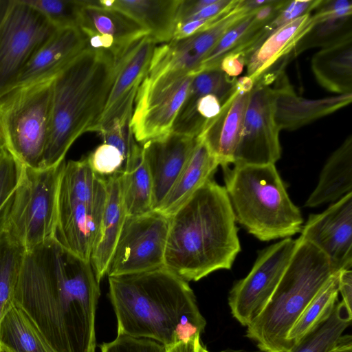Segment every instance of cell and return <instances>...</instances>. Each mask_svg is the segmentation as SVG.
I'll list each match as a JSON object with an SVG mask.
<instances>
[{
  "label": "cell",
  "mask_w": 352,
  "mask_h": 352,
  "mask_svg": "<svg viewBox=\"0 0 352 352\" xmlns=\"http://www.w3.org/2000/svg\"><path fill=\"white\" fill-rule=\"evenodd\" d=\"M100 283L89 262L54 239L25 252L12 302L56 352H95Z\"/></svg>",
  "instance_id": "cell-1"
},
{
  "label": "cell",
  "mask_w": 352,
  "mask_h": 352,
  "mask_svg": "<svg viewBox=\"0 0 352 352\" xmlns=\"http://www.w3.org/2000/svg\"><path fill=\"white\" fill-rule=\"evenodd\" d=\"M118 334L167 346L201 336L206 321L188 282L164 267L109 276Z\"/></svg>",
  "instance_id": "cell-2"
},
{
  "label": "cell",
  "mask_w": 352,
  "mask_h": 352,
  "mask_svg": "<svg viewBox=\"0 0 352 352\" xmlns=\"http://www.w3.org/2000/svg\"><path fill=\"white\" fill-rule=\"evenodd\" d=\"M241 250L227 192L212 177L170 217L164 267L197 281L230 270Z\"/></svg>",
  "instance_id": "cell-3"
},
{
  "label": "cell",
  "mask_w": 352,
  "mask_h": 352,
  "mask_svg": "<svg viewBox=\"0 0 352 352\" xmlns=\"http://www.w3.org/2000/svg\"><path fill=\"white\" fill-rule=\"evenodd\" d=\"M115 71L111 52L87 47L53 78L48 138L40 168L60 164L81 135L94 131Z\"/></svg>",
  "instance_id": "cell-4"
},
{
  "label": "cell",
  "mask_w": 352,
  "mask_h": 352,
  "mask_svg": "<svg viewBox=\"0 0 352 352\" xmlns=\"http://www.w3.org/2000/svg\"><path fill=\"white\" fill-rule=\"evenodd\" d=\"M335 274L327 257L313 244L298 237L273 294L247 326L246 337L255 342L262 352H292L287 340L289 331Z\"/></svg>",
  "instance_id": "cell-5"
},
{
  "label": "cell",
  "mask_w": 352,
  "mask_h": 352,
  "mask_svg": "<svg viewBox=\"0 0 352 352\" xmlns=\"http://www.w3.org/2000/svg\"><path fill=\"white\" fill-rule=\"evenodd\" d=\"M235 221L262 241L300 232L303 219L289 199L275 164L222 168Z\"/></svg>",
  "instance_id": "cell-6"
},
{
  "label": "cell",
  "mask_w": 352,
  "mask_h": 352,
  "mask_svg": "<svg viewBox=\"0 0 352 352\" xmlns=\"http://www.w3.org/2000/svg\"><path fill=\"white\" fill-rule=\"evenodd\" d=\"M107 196L106 179L92 170L86 157L65 162L58 185L54 239L88 262Z\"/></svg>",
  "instance_id": "cell-7"
},
{
  "label": "cell",
  "mask_w": 352,
  "mask_h": 352,
  "mask_svg": "<svg viewBox=\"0 0 352 352\" xmlns=\"http://www.w3.org/2000/svg\"><path fill=\"white\" fill-rule=\"evenodd\" d=\"M65 163L45 168L23 165L19 182L3 213L1 232L25 252L54 239L58 190Z\"/></svg>",
  "instance_id": "cell-8"
},
{
  "label": "cell",
  "mask_w": 352,
  "mask_h": 352,
  "mask_svg": "<svg viewBox=\"0 0 352 352\" xmlns=\"http://www.w3.org/2000/svg\"><path fill=\"white\" fill-rule=\"evenodd\" d=\"M53 78L13 88L0 96V152L40 168L50 121Z\"/></svg>",
  "instance_id": "cell-9"
},
{
  "label": "cell",
  "mask_w": 352,
  "mask_h": 352,
  "mask_svg": "<svg viewBox=\"0 0 352 352\" xmlns=\"http://www.w3.org/2000/svg\"><path fill=\"white\" fill-rule=\"evenodd\" d=\"M0 96L56 28L24 0L0 1Z\"/></svg>",
  "instance_id": "cell-10"
},
{
  "label": "cell",
  "mask_w": 352,
  "mask_h": 352,
  "mask_svg": "<svg viewBox=\"0 0 352 352\" xmlns=\"http://www.w3.org/2000/svg\"><path fill=\"white\" fill-rule=\"evenodd\" d=\"M195 75L170 71L153 78L145 76L138 90L131 120L137 142L142 145L172 132Z\"/></svg>",
  "instance_id": "cell-11"
},
{
  "label": "cell",
  "mask_w": 352,
  "mask_h": 352,
  "mask_svg": "<svg viewBox=\"0 0 352 352\" xmlns=\"http://www.w3.org/2000/svg\"><path fill=\"white\" fill-rule=\"evenodd\" d=\"M170 217L158 210L125 219L109 263V276L126 275L164 267Z\"/></svg>",
  "instance_id": "cell-12"
},
{
  "label": "cell",
  "mask_w": 352,
  "mask_h": 352,
  "mask_svg": "<svg viewBox=\"0 0 352 352\" xmlns=\"http://www.w3.org/2000/svg\"><path fill=\"white\" fill-rule=\"evenodd\" d=\"M296 246L290 237L260 251L251 270L230 292L233 317L248 326L262 311L280 282Z\"/></svg>",
  "instance_id": "cell-13"
},
{
  "label": "cell",
  "mask_w": 352,
  "mask_h": 352,
  "mask_svg": "<svg viewBox=\"0 0 352 352\" xmlns=\"http://www.w3.org/2000/svg\"><path fill=\"white\" fill-rule=\"evenodd\" d=\"M272 84L254 81L233 164H275L281 148L274 118Z\"/></svg>",
  "instance_id": "cell-14"
},
{
  "label": "cell",
  "mask_w": 352,
  "mask_h": 352,
  "mask_svg": "<svg viewBox=\"0 0 352 352\" xmlns=\"http://www.w3.org/2000/svg\"><path fill=\"white\" fill-rule=\"evenodd\" d=\"M250 12L244 0H240L232 10L209 27L156 46L146 76L153 78L170 71L197 74L201 63L221 36Z\"/></svg>",
  "instance_id": "cell-15"
},
{
  "label": "cell",
  "mask_w": 352,
  "mask_h": 352,
  "mask_svg": "<svg viewBox=\"0 0 352 352\" xmlns=\"http://www.w3.org/2000/svg\"><path fill=\"white\" fill-rule=\"evenodd\" d=\"M156 46V41L148 34L131 43L114 57L113 85L94 132L100 133L114 120L133 113L138 90L147 74Z\"/></svg>",
  "instance_id": "cell-16"
},
{
  "label": "cell",
  "mask_w": 352,
  "mask_h": 352,
  "mask_svg": "<svg viewBox=\"0 0 352 352\" xmlns=\"http://www.w3.org/2000/svg\"><path fill=\"white\" fill-rule=\"evenodd\" d=\"M300 238L319 249L338 273L352 266V192L335 201L324 211L311 214Z\"/></svg>",
  "instance_id": "cell-17"
},
{
  "label": "cell",
  "mask_w": 352,
  "mask_h": 352,
  "mask_svg": "<svg viewBox=\"0 0 352 352\" xmlns=\"http://www.w3.org/2000/svg\"><path fill=\"white\" fill-rule=\"evenodd\" d=\"M254 83L247 76L236 78L232 91L221 104L219 113L198 136L222 168L234 163Z\"/></svg>",
  "instance_id": "cell-18"
},
{
  "label": "cell",
  "mask_w": 352,
  "mask_h": 352,
  "mask_svg": "<svg viewBox=\"0 0 352 352\" xmlns=\"http://www.w3.org/2000/svg\"><path fill=\"white\" fill-rule=\"evenodd\" d=\"M78 28L87 38V47L105 50L114 57L148 32L125 13L80 0Z\"/></svg>",
  "instance_id": "cell-19"
},
{
  "label": "cell",
  "mask_w": 352,
  "mask_h": 352,
  "mask_svg": "<svg viewBox=\"0 0 352 352\" xmlns=\"http://www.w3.org/2000/svg\"><path fill=\"white\" fill-rule=\"evenodd\" d=\"M198 140L174 132L142 145L153 182V210H157L182 172Z\"/></svg>",
  "instance_id": "cell-20"
},
{
  "label": "cell",
  "mask_w": 352,
  "mask_h": 352,
  "mask_svg": "<svg viewBox=\"0 0 352 352\" xmlns=\"http://www.w3.org/2000/svg\"><path fill=\"white\" fill-rule=\"evenodd\" d=\"M87 47V38L79 28L56 29L28 61L12 89L54 78Z\"/></svg>",
  "instance_id": "cell-21"
},
{
  "label": "cell",
  "mask_w": 352,
  "mask_h": 352,
  "mask_svg": "<svg viewBox=\"0 0 352 352\" xmlns=\"http://www.w3.org/2000/svg\"><path fill=\"white\" fill-rule=\"evenodd\" d=\"M274 118L279 129L294 130L351 103L352 94L310 100L298 96L283 71L274 80Z\"/></svg>",
  "instance_id": "cell-22"
},
{
  "label": "cell",
  "mask_w": 352,
  "mask_h": 352,
  "mask_svg": "<svg viewBox=\"0 0 352 352\" xmlns=\"http://www.w3.org/2000/svg\"><path fill=\"white\" fill-rule=\"evenodd\" d=\"M120 179V175L106 178V204L91 252L89 263L99 283L107 274L126 219Z\"/></svg>",
  "instance_id": "cell-23"
},
{
  "label": "cell",
  "mask_w": 352,
  "mask_h": 352,
  "mask_svg": "<svg viewBox=\"0 0 352 352\" xmlns=\"http://www.w3.org/2000/svg\"><path fill=\"white\" fill-rule=\"evenodd\" d=\"M314 24L310 12L276 30L248 58L247 76L254 82L276 64L287 58L292 59L291 54L296 43Z\"/></svg>",
  "instance_id": "cell-24"
},
{
  "label": "cell",
  "mask_w": 352,
  "mask_h": 352,
  "mask_svg": "<svg viewBox=\"0 0 352 352\" xmlns=\"http://www.w3.org/2000/svg\"><path fill=\"white\" fill-rule=\"evenodd\" d=\"M180 0H103L97 6L118 10L139 23L156 43L170 41Z\"/></svg>",
  "instance_id": "cell-25"
},
{
  "label": "cell",
  "mask_w": 352,
  "mask_h": 352,
  "mask_svg": "<svg viewBox=\"0 0 352 352\" xmlns=\"http://www.w3.org/2000/svg\"><path fill=\"white\" fill-rule=\"evenodd\" d=\"M219 166L205 143L198 137L197 143L188 162L155 210L171 217L198 188L213 177Z\"/></svg>",
  "instance_id": "cell-26"
},
{
  "label": "cell",
  "mask_w": 352,
  "mask_h": 352,
  "mask_svg": "<svg viewBox=\"0 0 352 352\" xmlns=\"http://www.w3.org/2000/svg\"><path fill=\"white\" fill-rule=\"evenodd\" d=\"M311 65L323 88L339 95L352 94V36L322 47Z\"/></svg>",
  "instance_id": "cell-27"
},
{
  "label": "cell",
  "mask_w": 352,
  "mask_h": 352,
  "mask_svg": "<svg viewBox=\"0 0 352 352\" xmlns=\"http://www.w3.org/2000/svg\"><path fill=\"white\" fill-rule=\"evenodd\" d=\"M352 192V136H348L331 155L320 172L318 182L305 206L314 208L336 201Z\"/></svg>",
  "instance_id": "cell-28"
},
{
  "label": "cell",
  "mask_w": 352,
  "mask_h": 352,
  "mask_svg": "<svg viewBox=\"0 0 352 352\" xmlns=\"http://www.w3.org/2000/svg\"><path fill=\"white\" fill-rule=\"evenodd\" d=\"M0 344L12 352H56L32 320L14 303L0 320Z\"/></svg>",
  "instance_id": "cell-29"
},
{
  "label": "cell",
  "mask_w": 352,
  "mask_h": 352,
  "mask_svg": "<svg viewBox=\"0 0 352 352\" xmlns=\"http://www.w3.org/2000/svg\"><path fill=\"white\" fill-rule=\"evenodd\" d=\"M338 274L332 276L322 287L291 328L287 340L292 350L331 316L339 293Z\"/></svg>",
  "instance_id": "cell-30"
},
{
  "label": "cell",
  "mask_w": 352,
  "mask_h": 352,
  "mask_svg": "<svg viewBox=\"0 0 352 352\" xmlns=\"http://www.w3.org/2000/svg\"><path fill=\"white\" fill-rule=\"evenodd\" d=\"M352 310L337 302L329 318L307 335L292 352H327L351 324ZM217 352H262L228 349Z\"/></svg>",
  "instance_id": "cell-31"
},
{
  "label": "cell",
  "mask_w": 352,
  "mask_h": 352,
  "mask_svg": "<svg viewBox=\"0 0 352 352\" xmlns=\"http://www.w3.org/2000/svg\"><path fill=\"white\" fill-rule=\"evenodd\" d=\"M120 178L126 217L139 216L153 210V182L144 156L133 170L120 175Z\"/></svg>",
  "instance_id": "cell-32"
},
{
  "label": "cell",
  "mask_w": 352,
  "mask_h": 352,
  "mask_svg": "<svg viewBox=\"0 0 352 352\" xmlns=\"http://www.w3.org/2000/svg\"><path fill=\"white\" fill-rule=\"evenodd\" d=\"M236 80V78L229 77L220 69L204 70L196 74L173 124H179L185 120L192 111L196 100L201 96L214 95L222 104L232 91Z\"/></svg>",
  "instance_id": "cell-33"
},
{
  "label": "cell",
  "mask_w": 352,
  "mask_h": 352,
  "mask_svg": "<svg viewBox=\"0 0 352 352\" xmlns=\"http://www.w3.org/2000/svg\"><path fill=\"white\" fill-rule=\"evenodd\" d=\"M25 250L0 232V309L3 315L12 305L15 283Z\"/></svg>",
  "instance_id": "cell-34"
},
{
  "label": "cell",
  "mask_w": 352,
  "mask_h": 352,
  "mask_svg": "<svg viewBox=\"0 0 352 352\" xmlns=\"http://www.w3.org/2000/svg\"><path fill=\"white\" fill-rule=\"evenodd\" d=\"M352 36L351 16L314 22L311 28L296 43L291 56L294 58L306 50L326 47Z\"/></svg>",
  "instance_id": "cell-35"
},
{
  "label": "cell",
  "mask_w": 352,
  "mask_h": 352,
  "mask_svg": "<svg viewBox=\"0 0 352 352\" xmlns=\"http://www.w3.org/2000/svg\"><path fill=\"white\" fill-rule=\"evenodd\" d=\"M255 10L245 15L221 36L201 63L197 74L204 70L219 69L220 61L225 55L234 50L252 32L263 26L254 22Z\"/></svg>",
  "instance_id": "cell-36"
},
{
  "label": "cell",
  "mask_w": 352,
  "mask_h": 352,
  "mask_svg": "<svg viewBox=\"0 0 352 352\" xmlns=\"http://www.w3.org/2000/svg\"><path fill=\"white\" fill-rule=\"evenodd\" d=\"M56 28H78L80 0H24Z\"/></svg>",
  "instance_id": "cell-37"
},
{
  "label": "cell",
  "mask_w": 352,
  "mask_h": 352,
  "mask_svg": "<svg viewBox=\"0 0 352 352\" xmlns=\"http://www.w3.org/2000/svg\"><path fill=\"white\" fill-rule=\"evenodd\" d=\"M92 170L98 176L108 178L121 175L124 160L115 146L103 143L86 157Z\"/></svg>",
  "instance_id": "cell-38"
},
{
  "label": "cell",
  "mask_w": 352,
  "mask_h": 352,
  "mask_svg": "<svg viewBox=\"0 0 352 352\" xmlns=\"http://www.w3.org/2000/svg\"><path fill=\"white\" fill-rule=\"evenodd\" d=\"M23 165L12 155L0 152V232L5 209L18 185Z\"/></svg>",
  "instance_id": "cell-39"
},
{
  "label": "cell",
  "mask_w": 352,
  "mask_h": 352,
  "mask_svg": "<svg viewBox=\"0 0 352 352\" xmlns=\"http://www.w3.org/2000/svg\"><path fill=\"white\" fill-rule=\"evenodd\" d=\"M101 352H166V346L152 339L118 334L115 340L100 345Z\"/></svg>",
  "instance_id": "cell-40"
},
{
  "label": "cell",
  "mask_w": 352,
  "mask_h": 352,
  "mask_svg": "<svg viewBox=\"0 0 352 352\" xmlns=\"http://www.w3.org/2000/svg\"><path fill=\"white\" fill-rule=\"evenodd\" d=\"M321 0L286 1L276 16L268 23L273 32L283 25L310 13L320 3Z\"/></svg>",
  "instance_id": "cell-41"
},
{
  "label": "cell",
  "mask_w": 352,
  "mask_h": 352,
  "mask_svg": "<svg viewBox=\"0 0 352 352\" xmlns=\"http://www.w3.org/2000/svg\"><path fill=\"white\" fill-rule=\"evenodd\" d=\"M314 22L352 16V3L348 0H321L314 10Z\"/></svg>",
  "instance_id": "cell-42"
},
{
  "label": "cell",
  "mask_w": 352,
  "mask_h": 352,
  "mask_svg": "<svg viewBox=\"0 0 352 352\" xmlns=\"http://www.w3.org/2000/svg\"><path fill=\"white\" fill-rule=\"evenodd\" d=\"M245 59L239 54L230 53L220 61L219 68L230 78H236L245 65Z\"/></svg>",
  "instance_id": "cell-43"
},
{
  "label": "cell",
  "mask_w": 352,
  "mask_h": 352,
  "mask_svg": "<svg viewBox=\"0 0 352 352\" xmlns=\"http://www.w3.org/2000/svg\"><path fill=\"white\" fill-rule=\"evenodd\" d=\"M214 1L215 0H180L177 12L176 24Z\"/></svg>",
  "instance_id": "cell-44"
},
{
  "label": "cell",
  "mask_w": 352,
  "mask_h": 352,
  "mask_svg": "<svg viewBox=\"0 0 352 352\" xmlns=\"http://www.w3.org/2000/svg\"><path fill=\"white\" fill-rule=\"evenodd\" d=\"M338 292L346 307L351 310L352 305V271L351 269L342 270L338 274Z\"/></svg>",
  "instance_id": "cell-45"
},
{
  "label": "cell",
  "mask_w": 352,
  "mask_h": 352,
  "mask_svg": "<svg viewBox=\"0 0 352 352\" xmlns=\"http://www.w3.org/2000/svg\"><path fill=\"white\" fill-rule=\"evenodd\" d=\"M166 352H209L197 336L187 341L180 342L166 346Z\"/></svg>",
  "instance_id": "cell-46"
},
{
  "label": "cell",
  "mask_w": 352,
  "mask_h": 352,
  "mask_svg": "<svg viewBox=\"0 0 352 352\" xmlns=\"http://www.w3.org/2000/svg\"><path fill=\"white\" fill-rule=\"evenodd\" d=\"M327 352H352V336L342 335Z\"/></svg>",
  "instance_id": "cell-47"
},
{
  "label": "cell",
  "mask_w": 352,
  "mask_h": 352,
  "mask_svg": "<svg viewBox=\"0 0 352 352\" xmlns=\"http://www.w3.org/2000/svg\"><path fill=\"white\" fill-rule=\"evenodd\" d=\"M0 352H12L10 349H8L7 347L3 346V344H0Z\"/></svg>",
  "instance_id": "cell-48"
},
{
  "label": "cell",
  "mask_w": 352,
  "mask_h": 352,
  "mask_svg": "<svg viewBox=\"0 0 352 352\" xmlns=\"http://www.w3.org/2000/svg\"><path fill=\"white\" fill-rule=\"evenodd\" d=\"M2 316H3V314H2V311H1V310L0 309V320L1 319Z\"/></svg>",
  "instance_id": "cell-49"
}]
</instances>
